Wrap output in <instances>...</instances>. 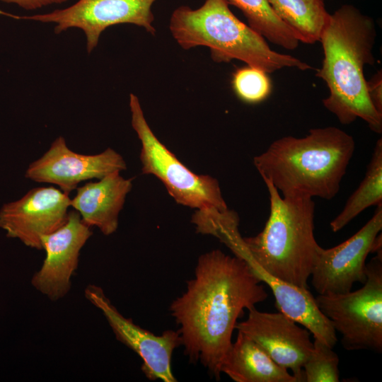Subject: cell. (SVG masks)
I'll return each mask as SVG.
<instances>
[{"mask_svg":"<svg viewBox=\"0 0 382 382\" xmlns=\"http://www.w3.org/2000/svg\"><path fill=\"white\" fill-rule=\"evenodd\" d=\"M267 298L261 281L242 258L220 250L202 255L186 291L170 306L190 361H199L219 378L237 320Z\"/></svg>","mask_w":382,"mask_h":382,"instance_id":"1","label":"cell"},{"mask_svg":"<svg viewBox=\"0 0 382 382\" xmlns=\"http://www.w3.org/2000/svg\"><path fill=\"white\" fill-rule=\"evenodd\" d=\"M376 37L371 17L353 5H342L329 15L320 35L324 57L316 76L329 90L322 100L324 107L341 124L349 125L360 118L381 134L382 114L369 99L364 74L366 65L374 64Z\"/></svg>","mask_w":382,"mask_h":382,"instance_id":"2","label":"cell"},{"mask_svg":"<svg viewBox=\"0 0 382 382\" xmlns=\"http://www.w3.org/2000/svg\"><path fill=\"white\" fill-rule=\"evenodd\" d=\"M270 197V215L257 235L243 238L238 226L219 239L246 262L255 264L283 281L308 289L319 246L314 237L315 203L306 197H284L263 180Z\"/></svg>","mask_w":382,"mask_h":382,"instance_id":"3","label":"cell"},{"mask_svg":"<svg viewBox=\"0 0 382 382\" xmlns=\"http://www.w3.org/2000/svg\"><path fill=\"white\" fill-rule=\"evenodd\" d=\"M355 149L352 136L336 127L311 129L306 136L274 141L253 158L263 180L284 197L336 196Z\"/></svg>","mask_w":382,"mask_h":382,"instance_id":"4","label":"cell"},{"mask_svg":"<svg viewBox=\"0 0 382 382\" xmlns=\"http://www.w3.org/2000/svg\"><path fill=\"white\" fill-rule=\"evenodd\" d=\"M169 30L183 50L207 47L217 63L237 59L267 74L285 67L312 69L296 57L272 50L260 34L232 13L226 0H205L196 9L178 7L170 16Z\"/></svg>","mask_w":382,"mask_h":382,"instance_id":"5","label":"cell"},{"mask_svg":"<svg viewBox=\"0 0 382 382\" xmlns=\"http://www.w3.org/2000/svg\"><path fill=\"white\" fill-rule=\"evenodd\" d=\"M129 108L132 126L141 144L142 173L157 177L178 204L198 209L201 213L228 212L217 180L192 172L158 139L133 93L129 95Z\"/></svg>","mask_w":382,"mask_h":382,"instance_id":"6","label":"cell"},{"mask_svg":"<svg viewBox=\"0 0 382 382\" xmlns=\"http://www.w3.org/2000/svg\"><path fill=\"white\" fill-rule=\"evenodd\" d=\"M366 280L359 289L320 295L316 304L342 335L348 351L382 352V252L366 264Z\"/></svg>","mask_w":382,"mask_h":382,"instance_id":"7","label":"cell"},{"mask_svg":"<svg viewBox=\"0 0 382 382\" xmlns=\"http://www.w3.org/2000/svg\"><path fill=\"white\" fill-rule=\"evenodd\" d=\"M156 0H78L63 9L33 16H13L16 19L30 20L55 24L56 34L76 28L86 38V50L90 54L97 46L101 33L108 27L129 23L141 27L155 35L152 6Z\"/></svg>","mask_w":382,"mask_h":382,"instance_id":"8","label":"cell"},{"mask_svg":"<svg viewBox=\"0 0 382 382\" xmlns=\"http://www.w3.org/2000/svg\"><path fill=\"white\" fill-rule=\"evenodd\" d=\"M381 229L380 204L366 224L347 240L330 248L318 246L310 276L318 294H345L352 291L354 283L364 284L366 259Z\"/></svg>","mask_w":382,"mask_h":382,"instance_id":"9","label":"cell"},{"mask_svg":"<svg viewBox=\"0 0 382 382\" xmlns=\"http://www.w3.org/2000/svg\"><path fill=\"white\" fill-rule=\"evenodd\" d=\"M84 296L101 311L116 339L141 359V370L148 379L177 381L171 370V358L173 350L182 345L178 331L167 330L156 335L141 328L123 316L97 285H88Z\"/></svg>","mask_w":382,"mask_h":382,"instance_id":"10","label":"cell"},{"mask_svg":"<svg viewBox=\"0 0 382 382\" xmlns=\"http://www.w3.org/2000/svg\"><path fill=\"white\" fill-rule=\"evenodd\" d=\"M71 199L53 186L30 190L21 199L0 209V228L8 238L42 250L41 237L61 227L67 220Z\"/></svg>","mask_w":382,"mask_h":382,"instance_id":"11","label":"cell"},{"mask_svg":"<svg viewBox=\"0 0 382 382\" xmlns=\"http://www.w3.org/2000/svg\"><path fill=\"white\" fill-rule=\"evenodd\" d=\"M126 169L123 157L114 149L108 148L94 155L81 154L71 150L65 139L59 136L41 157L30 163L25 177L37 183L56 185L69 195L82 181L99 180Z\"/></svg>","mask_w":382,"mask_h":382,"instance_id":"12","label":"cell"},{"mask_svg":"<svg viewBox=\"0 0 382 382\" xmlns=\"http://www.w3.org/2000/svg\"><path fill=\"white\" fill-rule=\"evenodd\" d=\"M92 234L77 211L69 212L61 227L41 237L46 255L40 270L33 275L32 286L52 301L64 298L70 291L80 251Z\"/></svg>","mask_w":382,"mask_h":382,"instance_id":"13","label":"cell"},{"mask_svg":"<svg viewBox=\"0 0 382 382\" xmlns=\"http://www.w3.org/2000/svg\"><path fill=\"white\" fill-rule=\"evenodd\" d=\"M248 316L235 329L257 342L279 366L292 371L297 382L303 381V366L313 347L310 332L281 312L248 310Z\"/></svg>","mask_w":382,"mask_h":382,"instance_id":"14","label":"cell"},{"mask_svg":"<svg viewBox=\"0 0 382 382\" xmlns=\"http://www.w3.org/2000/svg\"><path fill=\"white\" fill-rule=\"evenodd\" d=\"M115 171L99 179L77 187L70 207L77 211L88 226L97 227L109 236L118 227V216L127 195L132 187V179H126Z\"/></svg>","mask_w":382,"mask_h":382,"instance_id":"15","label":"cell"},{"mask_svg":"<svg viewBox=\"0 0 382 382\" xmlns=\"http://www.w3.org/2000/svg\"><path fill=\"white\" fill-rule=\"evenodd\" d=\"M220 372L236 382H297L293 374L241 332L225 354Z\"/></svg>","mask_w":382,"mask_h":382,"instance_id":"16","label":"cell"},{"mask_svg":"<svg viewBox=\"0 0 382 382\" xmlns=\"http://www.w3.org/2000/svg\"><path fill=\"white\" fill-rule=\"evenodd\" d=\"M275 14L292 30L299 42L319 41L330 13L324 0H267Z\"/></svg>","mask_w":382,"mask_h":382,"instance_id":"17","label":"cell"},{"mask_svg":"<svg viewBox=\"0 0 382 382\" xmlns=\"http://www.w3.org/2000/svg\"><path fill=\"white\" fill-rule=\"evenodd\" d=\"M382 204V139L376 143L366 175L357 190L347 199L340 213L330 224L337 232L366 209Z\"/></svg>","mask_w":382,"mask_h":382,"instance_id":"18","label":"cell"},{"mask_svg":"<svg viewBox=\"0 0 382 382\" xmlns=\"http://www.w3.org/2000/svg\"><path fill=\"white\" fill-rule=\"evenodd\" d=\"M239 8L249 26L270 42L289 50L299 46L292 30L275 14L267 0H226Z\"/></svg>","mask_w":382,"mask_h":382,"instance_id":"19","label":"cell"},{"mask_svg":"<svg viewBox=\"0 0 382 382\" xmlns=\"http://www.w3.org/2000/svg\"><path fill=\"white\" fill-rule=\"evenodd\" d=\"M313 349L303 366V381L337 382L340 381L339 357L332 348L314 339Z\"/></svg>","mask_w":382,"mask_h":382,"instance_id":"20","label":"cell"},{"mask_svg":"<svg viewBox=\"0 0 382 382\" xmlns=\"http://www.w3.org/2000/svg\"><path fill=\"white\" fill-rule=\"evenodd\" d=\"M231 85L236 96L250 104L263 101L272 91L268 74L250 66L236 69L233 74Z\"/></svg>","mask_w":382,"mask_h":382,"instance_id":"21","label":"cell"},{"mask_svg":"<svg viewBox=\"0 0 382 382\" xmlns=\"http://www.w3.org/2000/svg\"><path fill=\"white\" fill-rule=\"evenodd\" d=\"M366 89L369 99L376 110L382 114V71L378 70L366 81Z\"/></svg>","mask_w":382,"mask_h":382,"instance_id":"22","label":"cell"},{"mask_svg":"<svg viewBox=\"0 0 382 382\" xmlns=\"http://www.w3.org/2000/svg\"><path fill=\"white\" fill-rule=\"evenodd\" d=\"M68 0H0L4 3L16 4L19 7L28 10H36L52 4H60Z\"/></svg>","mask_w":382,"mask_h":382,"instance_id":"23","label":"cell"}]
</instances>
